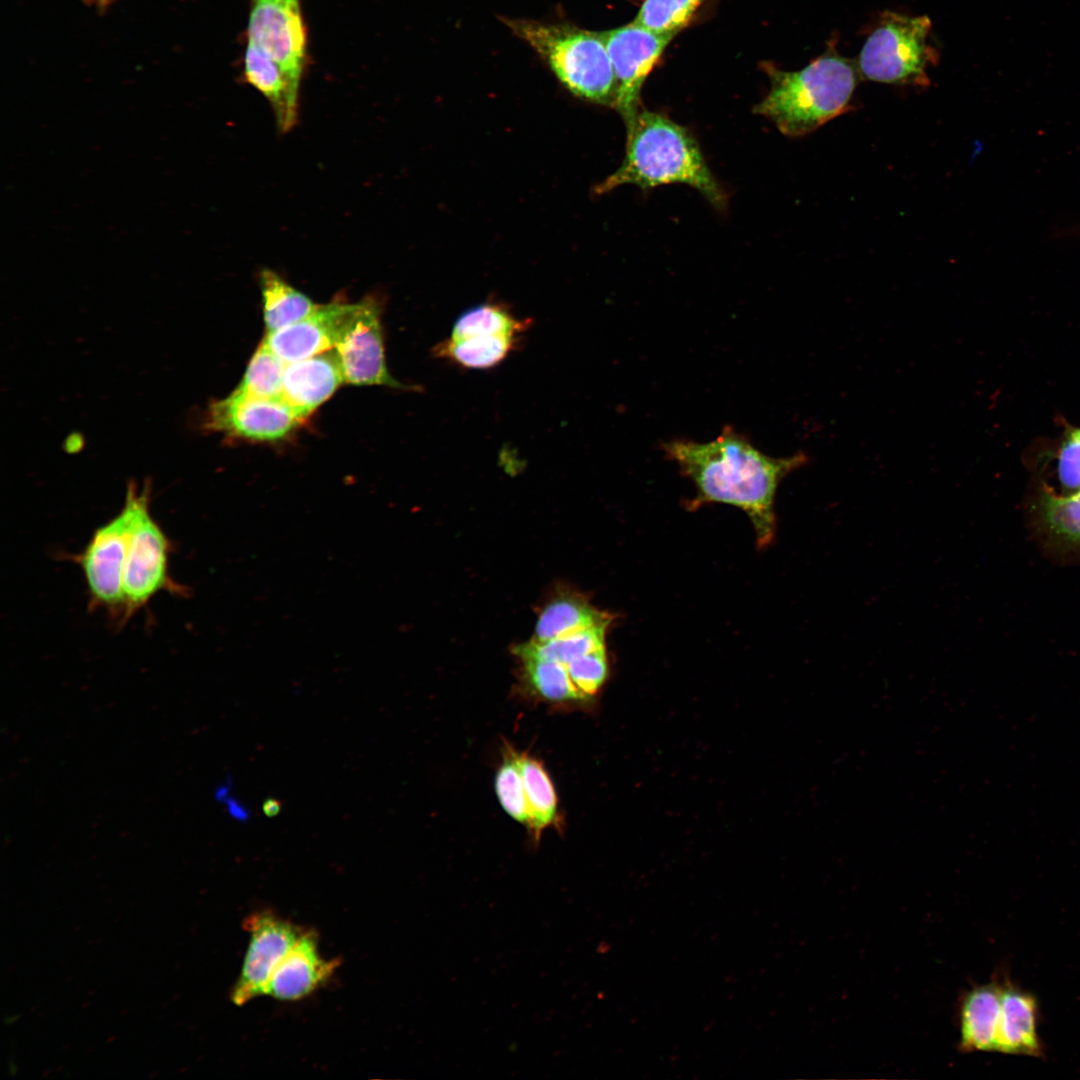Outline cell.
Masks as SVG:
<instances>
[{
    "instance_id": "cell-29",
    "label": "cell",
    "mask_w": 1080,
    "mask_h": 1080,
    "mask_svg": "<svg viewBox=\"0 0 1080 1080\" xmlns=\"http://www.w3.org/2000/svg\"><path fill=\"white\" fill-rule=\"evenodd\" d=\"M496 793L507 812L517 822L529 827L530 817L517 753L510 751L496 775Z\"/></svg>"
},
{
    "instance_id": "cell-12",
    "label": "cell",
    "mask_w": 1080,
    "mask_h": 1080,
    "mask_svg": "<svg viewBox=\"0 0 1080 1080\" xmlns=\"http://www.w3.org/2000/svg\"><path fill=\"white\" fill-rule=\"evenodd\" d=\"M244 928L249 934L248 947L231 995L239 1006L265 995L275 968L304 931L268 911L248 916Z\"/></svg>"
},
{
    "instance_id": "cell-16",
    "label": "cell",
    "mask_w": 1080,
    "mask_h": 1080,
    "mask_svg": "<svg viewBox=\"0 0 1080 1080\" xmlns=\"http://www.w3.org/2000/svg\"><path fill=\"white\" fill-rule=\"evenodd\" d=\"M1001 986L997 1051L1042 1057L1044 1048L1038 1034L1039 1008L1036 998L1008 980Z\"/></svg>"
},
{
    "instance_id": "cell-18",
    "label": "cell",
    "mask_w": 1080,
    "mask_h": 1080,
    "mask_svg": "<svg viewBox=\"0 0 1080 1080\" xmlns=\"http://www.w3.org/2000/svg\"><path fill=\"white\" fill-rule=\"evenodd\" d=\"M1001 983L977 985L960 1002V1048L964 1051H997L1001 1011Z\"/></svg>"
},
{
    "instance_id": "cell-9",
    "label": "cell",
    "mask_w": 1080,
    "mask_h": 1080,
    "mask_svg": "<svg viewBox=\"0 0 1080 1080\" xmlns=\"http://www.w3.org/2000/svg\"><path fill=\"white\" fill-rule=\"evenodd\" d=\"M333 349L346 383L407 388L388 372L381 305L375 297L350 303Z\"/></svg>"
},
{
    "instance_id": "cell-19",
    "label": "cell",
    "mask_w": 1080,
    "mask_h": 1080,
    "mask_svg": "<svg viewBox=\"0 0 1080 1080\" xmlns=\"http://www.w3.org/2000/svg\"><path fill=\"white\" fill-rule=\"evenodd\" d=\"M610 622V615L596 609L583 597L564 594L544 607L537 619L533 639L551 640L582 628Z\"/></svg>"
},
{
    "instance_id": "cell-8",
    "label": "cell",
    "mask_w": 1080,
    "mask_h": 1080,
    "mask_svg": "<svg viewBox=\"0 0 1080 1080\" xmlns=\"http://www.w3.org/2000/svg\"><path fill=\"white\" fill-rule=\"evenodd\" d=\"M246 40L265 52L300 92L309 60L301 0H250Z\"/></svg>"
},
{
    "instance_id": "cell-5",
    "label": "cell",
    "mask_w": 1080,
    "mask_h": 1080,
    "mask_svg": "<svg viewBox=\"0 0 1080 1080\" xmlns=\"http://www.w3.org/2000/svg\"><path fill=\"white\" fill-rule=\"evenodd\" d=\"M930 30L927 16L883 12L860 51L859 74L880 83L928 86L927 69L938 59L936 48L928 43Z\"/></svg>"
},
{
    "instance_id": "cell-7",
    "label": "cell",
    "mask_w": 1080,
    "mask_h": 1080,
    "mask_svg": "<svg viewBox=\"0 0 1080 1080\" xmlns=\"http://www.w3.org/2000/svg\"><path fill=\"white\" fill-rule=\"evenodd\" d=\"M139 489L130 481L122 509L97 527L85 548L74 557L88 589L89 608L106 609L120 618L122 579Z\"/></svg>"
},
{
    "instance_id": "cell-2",
    "label": "cell",
    "mask_w": 1080,
    "mask_h": 1080,
    "mask_svg": "<svg viewBox=\"0 0 1080 1080\" xmlns=\"http://www.w3.org/2000/svg\"><path fill=\"white\" fill-rule=\"evenodd\" d=\"M671 183L694 187L716 208L726 205V195L689 131L663 114L640 110L627 128L621 166L597 186L596 192H608L622 184L649 189Z\"/></svg>"
},
{
    "instance_id": "cell-26",
    "label": "cell",
    "mask_w": 1080,
    "mask_h": 1080,
    "mask_svg": "<svg viewBox=\"0 0 1080 1080\" xmlns=\"http://www.w3.org/2000/svg\"><path fill=\"white\" fill-rule=\"evenodd\" d=\"M521 661L528 685L537 696L552 702L585 699L573 685L565 665L533 658Z\"/></svg>"
},
{
    "instance_id": "cell-23",
    "label": "cell",
    "mask_w": 1080,
    "mask_h": 1080,
    "mask_svg": "<svg viewBox=\"0 0 1080 1080\" xmlns=\"http://www.w3.org/2000/svg\"><path fill=\"white\" fill-rule=\"evenodd\" d=\"M517 762L529 810V828L539 834L555 818L557 809L555 790L541 762L527 754L518 753Z\"/></svg>"
},
{
    "instance_id": "cell-14",
    "label": "cell",
    "mask_w": 1080,
    "mask_h": 1080,
    "mask_svg": "<svg viewBox=\"0 0 1080 1080\" xmlns=\"http://www.w3.org/2000/svg\"><path fill=\"white\" fill-rule=\"evenodd\" d=\"M338 965V959L322 957L317 935L304 930L275 968L265 995L282 1001L300 1000L324 983Z\"/></svg>"
},
{
    "instance_id": "cell-17",
    "label": "cell",
    "mask_w": 1080,
    "mask_h": 1080,
    "mask_svg": "<svg viewBox=\"0 0 1080 1080\" xmlns=\"http://www.w3.org/2000/svg\"><path fill=\"white\" fill-rule=\"evenodd\" d=\"M242 78L266 98L277 128L283 133L289 132L297 122L300 92L292 87L281 68L248 40L243 55Z\"/></svg>"
},
{
    "instance_id": "cell-32",
    "label": "cell",
    "mask_w": 1080,
    "mask_h": 1080,
    "mask_svg": "<svg viewBox=\"0 0 1080 1080\" xmlns=\"http://www.w3.org/2000/svg\"><path fill=\"white\" fill-rule=\"evenodd\" d=\"M95 1L103 5V4H106L109 0H95Z\"/></svg>"
},
{
    "instance_id": "cell-11",
    "label": "cell",
    "mask_w": 1080,
    "mask_h": 1080,
    "mask_svg": "<svg viewBox=\"0 0 1080 1080\" xmlns=\"http://www.w3.org/2000/svg\"><path fill=\"white\" fill-rule=\"evenodd\" d=\"M305 419L282 399L254 398L233 391L209 404L202 426L231 438L272 442L286 438Z\"/></svg>"
},
{
    "instance_id": "cell-10",
    "label": "cell",
    "mask_w": 1080,
    "mask_h": 1080,
    "mask_svg": "<svg viewBox=\"0 0 1080 1080\" xmlns=\"http://www.w3.org/2000/svg\"><path fill=\"white\" fill-rule=\"evenodd\" d=\"M600 34L616 81L614 108L622 116L626 128H629L641 110L642 85L674 35L655 33L634 21Z\"/></svg>"
},
{
    "instance_id": "cell-4",
    "label": "cell",
    "mask_w": 1080,
    "mask_h": 1080,
    "mask_svg": "<svg viewBox=\"0 0 1080 1080\" xmlns=\"http://www.w3.org/2000/svg\"><path fill=\"white\" fill-rule=\"evenodd\" d=\"M500 20L536 52L572 94L615 106V76L600 32L569 23L504 16Z\"/></svg>"
},
{
    "instance_id": "cell-30",
    "label": "cell",
    "mask_w": 1080,
    "mask_h": 1080,
    "mask_svg": "<svg viewBox=\"0 0 1080 1080\" xmlns=\"http://www.w3.org/2000/svg\"><path fill=\"white\" fill-rule=\"evenodd\" d=\"M566 668L573 685L584 698L594 695L608 674L605 646L575 658Z\"/></svg>"
},
{
    "instance_id": "cell-25",
    "label": "cell",
    "mask_w": 1080,
    "mask_h": 1080,
    "mask_svg": "<svg viewBox=\"0 0 1080 1080\" xmlns=\"http://www.w3.org/2000/svg\"><path fill=\"white\" fill-rule=\"evenodd\" d=\"M286 364L263 341L234 391L248 397L282 399Z\"/></svg>"
},
{
    "instance_id": "cell-21",
    "label": "cell",
    "mask_w": 1080,
    "mask_h": 1080,
    "mask_svg": "<svg viewBox=\"0 0 1080 1080\" xmlns=\"http://www.w3.org/2000/svg\"><path fill=\"white\" fill-rule=\"evenodd\" d=\"M516 335H480L447 338L435 347V354L469 369L492 368L502 362L519 343Z\"/></svg>"
},
{
    "instance_id": "cell-22",
    "label": "cell",
    "mask_w": 1080,
    "mask_h": 1080,
    "mask_svg": "<svg viewBox=\"0 0 1080 1080\" xmlns=\"http://www.w3.org/2000/svg\"><path fill=\"white\" fill-rule=\"evenodd\" d=\"M610 623L579 629L564 636L546 641L530 640L514 648L520 659H541L567 666L575 658L605 646L606 631Z\"/></svg>"
},
{
    "instance_id": "cell-3",
    "label": "cell",
    "mask_w": 1080,
    "mask_h": 1080,
    "mask_svg": "<svg viewBox=\"0 0 1080 1080\" xmlns=\"http://www.w3.org/2000/svg\"><path fill=\"white\" fill-rule=\"evenodd\" d=\"M771 81L755 112L770 119L786 136L809 134L849 110L859 71L833 44L799 71L766 65Z\"/></svg>"
},
{
    "instance_id": "cell-15",
    "label": "cell",
    "mask_w": 1080,
    "mask_h": 1080,
    "mask_svg": "<svg viewBox=\"0 0 1080 1080\" xmlns=\"http://www.w3.org/2000/svg\"><path fill=\"white\" fill-rule=\"evenodd\" d=\"M345 382L334 350L286 364L282 400L308 417Z\"/></svg>"
},
{
    "instance_id": "cell-24",
    "label": "cell",
    "mask_w": 1080,
    "mask_h": 1080,
    "mask_svg": "<svg viewBox=\"0 0 1080 1080\" xmlns=\"http://www.w3.org/2000/svg\"><path fill=\"white\" fill-rule=\"evenodd\" d=\"M527 327L528 322L526 320L517 319L504 306L496 303H484L461 314L455 321L449 337L520 336Z\"/></svg>"
},
{
    "instance_id": "cell-6",
    "label": "cell",
    "mask_w": 1080,
    "mask_h": 1080,
    "mask_svg": "<svg viewBox=\"0 0 1080 1080\" xmlns=\"http://www.w3.org/2000/svg\"><path fill=\"white\" fill-rule=\"evenodd\" d=\"M150 496L151 486L147 481L139 490L126 552L120 624L127 622L161 591L181 595L186 592L169 574L171 543L151 515Z\"/></svg>"
},
{
    "instance_id": "cell-20",
    "label": "cell",
    "mask_w": 1080,
    "mask_h": 1080,
    "mask_svg": "<svg viewBox=\"0 0 1080 1080\" xmlns=\"http://www.w3.org/2000/svg\"><path fill=\"white\" fill-rule=\"evenodd\" d=\"M260 288L267 334L304 318L318 306L308 296L269 269H264L260 273Z\"/></svg>"
},
{
    "instance_id": "cell-27",
    "label": "cell",
    "mask_w": 1080,
    "mask_h": 1080,
    "mask_svg": "<svg viewBox=\"0 0 1080 1080\" xmlns=\"http://www.w3.org/2000/svg\"><path fill=\"white\" fill-rule=\"evenodd\" d=\"M704 0H645L634 22L658 34L683 29Z\"/></svg>"
},
{
    "instance_id": "cell-13",
    "label": "cell",
    "mask_w": 1080,
    "mask_h": 1080,
    "mask_svg": "<svg viewBox=\"0 0 1080 1080\" xmlns=\"http://www.w3.org/2000/svg\"><path fill=\"white\" fill-rule=\"evenodd\" d=\"M349 306L339 300L318 305L304 318L266 334L263 341L285 363L332 350Z\"/></svg>"
},
{
    "instance_id": "cell-28",
    "label": "cell",
    "mask_w": 1080,
    "mask_h": 1080,
    "mask_svg": "<svg viewBox=\"0 0 1080 1080\" xmlns=\"http://www.w3.org/2000/svg\"><path fill=\"white\" fill-rule=\"evenodd\" d=\"M1055 477L1057 488L1042 487L1040 492L1080 504V428L1066 433L1056 456Z\"/></svg>"
},
{
    "instance_id": "cell-1",
    "label": "cell",
    "mask_w": 1080,
    "mask_h": 1080,
    "mask_svg": "<svg viewBox=\"0 0 1080 1080\" xmlns=\"http://www.w3.org/2000/svg\"><path fill=\"white\" fill-rule=\"evenodd\" d=\"M662 449L694 483L697 493L691 505L725 503L743 510L760 547L775 534L779 483L808 461L802 452L780 458L766 455L730 426L711 441L674 439L663 443Z\"/></svg>"
},
{
    "instance_id": "cell-31",
    "label": "cell",
    "mask_w": 1080,
    "mask_h": 1080,
    "mask_svg": "<svg viewBox=\"0 0 1080 1080\" xmlns=\"http://www.w3.org/2000/svg\"><path fill=\"white\" fill-rule=\"evenodd\" d=\"M281 810V802L274 798H268L263 803V812L268 817L276 816Z\"/></svg>"
}]
</instances>
